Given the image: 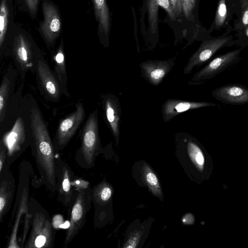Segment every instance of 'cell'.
Wrapping results in <instances>:
<instances>
[{"instance_id": "1", "label": "cell", "mask_w": 248, "mask_h": 248, "mask_svg": "<svg viewBox=\"0 0 248 248\" xmlns=\"http://www.w3.org/2000/svg\"><path fill=\"white\" fill-rule=\"evenodd\" d=\"M32 155L38 169L41 182L52 193L57 191L56 177V153L46 124L38 109L31 111Z\"/></svg>"}, {"instance_id": "2", "label": "cell", "mask_w": 248, "mask_h": 248, "mask_svg": "<svg viewBox=\"0 0 248 248\" xmlns=\"http://www.w3.org/2000/svg\"><path fill=\"white\" fill-rule=\"evenodd\" d=\"M98 130L96 108L88 118L81 136V145L76 154V161L81 168L89 169L94 166L101 150Z\"/></svg>"}, {"instance_id": "3", "label": "cell", "mask_w": 248, "mask_h": 248, "mask_svg": "<svg viewBox=\"0 0 248 248\" xmlns=\"http://www.w3.org/2000/svg\"><path fill=\"white\" fill-rule=\"evenodd\" d=\"M31 213V232L24 244L25 248H53L55 239V231L50 218L46 211L40 207L35 208L29 201Z\"/></svg>"}, {"instance_id": "4", "label": "cell", "mask_w": 248, "mask_h": 248, "mask_svg": "<svg viewBox=\"0 0 248 248\" xmlns=\"http://www.w3.org/2000/svg\"><path fill=\"white\" fill-rule=\"evenodd\" d=\"M21 166L20 175L16 201L10 220V223L15 220L12 225L11 233L8 240L7 248H19L17 240V234L20 222L22 216L29 212V172L27 167L23 164Z\"/></svg>"}, {"instance_id": "5", "label": "cell", "mask_w": 248, "mask_h": 248, "mask_svg": "<svg viewBox=\"0 0 248 248\" xmlns=\"http://www.w3.org/2000/svg\"><path fill=\"white\" fill-rule=\"evenodd\" d=\"M75 200L68 208L69 226L63 245L66 247L84 226L86 216L91 205L92 193L90 186L87 188H76Z\"/></svg>"}, {"instance_id": "6", "label": "cell", "mask_w": 248, "mask_h": 248, "mask_svg": "<svg viewBox=\"0 0 248 248\" xmlns=\"http://www.w3.org/2000/svg\"><path fill=\"white\" fill-rule=\"evenodd\" d=\"M241 48L217 56L196 72L188 81L189 85L204 84L221 73L236 64L240 60Z\"/></svg>"}, {"instance_id": "7", "label": "cell", "mask_w": 248, "mask_h": 248, "mask_svg": "<svg viewBox=\"0 0 248 248\" xmlns=\"http://www.w3.org/2000/svg\"><path fill=\"white\" fill-rule=\"evenodd\" d=\"M43 19L39 23L38 31L49 47L54 44L62 30V20L58 6L51 0H42Z\"/></svg>"}, {"instance_id": "8", "label": "cell", "mask_w": 248, "mask_h": 248, "mask_svg": "<svg viewBox=\"0 0 248 248\" xmlns=\"http://www.w3.org/2000/svg\"><path fill=\"white\" fill-rule=\"evenodd\" d=\"M0 141L7 150V159L3 169H9L31 143L27 138L25 124L21 117L17 119L11 130L3 135Z\"/></svg>"}, {"instance_id": "9", "label": "cell", "mask_w": 248, "mask_h": 248, "mask_svg": "<svg viewBox=\"0 0 248 248\" xmlns=\"http://www.w3.org/2000/svg\"><path fill=\"white\" fill-rule=\"evenodd\" d=\"M57 155L56 158V177L58 200L64 207L68 208L73 203L76 194V189L72 184L75 175L67 163Z\"/></svg>"}, {"instance_id": "10", "label": "cell", "mask_w": 248, "mask_h": 248, "mask_svg": "<svg viewBox=\"0 0 248 248\" xmlns=\"http://www.w3.org/2000/svg\"><path fill=\"white\" fill-rule=\"evenodd\" d=\"M76 107V110L58 125L54 144L57 154L68 144L84 120L85 113L82 104L78 102Z\"/></svg>"}, {"instance_id": "11", "label": "cell", "mask_w": 248, "mask_h": 248, "mask_svg": "<svg viewBox=\"0 0 248 248\" xmlns=\"http://www.w3.org/2000/svg\"><path fill=\"white\" fill-rule=\"evenodd\" d=\"M35 43L29 32L17 24L12 46L16 60L23 70L31 67L33 65Z\"/></svg>"}, {"instance_id": "12", "label": "cell", "mask_w": 248, "mask_h": 248, "mask_svg": "<svg viewBox=\"0 0 248 248\" xmlns=\"http://www.w3.org/2000/svg\"><path fill=\"white\" fill-rule=\"evenodd\" d=\"M231 41L230 36L219 37L203 41L184 67V74H190L195 67L202 65L220 49L228 46Z\"/></svg>"}, {"instance_id": "13", "label": "cell", "mask_w": 248, "mask_h": 248, "mask_svg": "<svg viewBox=\"0 0 248 248\" xmlns=\"http://www.w3.org/2000/svg\"><path fill=\"white\" fill-rule=\"evenodd\" d=\"M14 0H0V48H12L17 24L15 22Z\"/></svg>"}, {"instance_id": "14", "label": "cell", "mask_w": 248, "mask_h": 248, "mask_svg": "<svg viewBox=\"0 0 248 248\" xmlns=\"http://www.w3.org/2000/svg\"><path fill=\"white\" fill-rule=\"evenodd\" d=\"M174 64L173 59L144 61L140 64L141 75L149 84L157 86L171 71Z\"/></svg>"}, {"instance_id": "15", "label": "cell", "mask_w": 248, "mask_h": 248, "mask_svg": "<svg viewBox=\"0 0 248 248\" xmlns=\"http://www.w3.org/2000/svg\"><path fill=\"white\" fill-rule=\"evenodd\" d=\"M213 96L223 103L241 105L248 104V88L238 83L225 85L214 89Z\"/></svg>"}, {"instance_id": "16", "label": "cell", "mask_w": 248, "mask_h": 248, "mask_svg": "<svg viewBox=\"0 0 248 248\" xmlns=\"http://www.w3.org/2000/svg\"><path fill=\"white\" fill-rule=\"evenodd\" d=\"M103 108L108 126L116 141L120 136V124L121 117V107L119 99L113 94L104 95L102 97Z\"/></svg>"}, {"instance_id": "17", "label": "cell", "mask_w": 248, "mask_h": 248, "mask_svg": "<svg viewBox=\"0 0 248 248\" xmlns=\"http://www.w3.org/2000/svg\"><path fill=\"white\" fill-rule=\"evenodd\" d=\"M217 106L216 104L205 101H190L168 99L162 106V119L165 123H167L176 116L184 112L202 108Z\"/></svg>"}, {"instance_id": "18", "label": "cell", "mask_w": 248, "mask_h": 248, "mask_svg": "<svg viewBox=\"0 0 248 248\" xmlns=\"http://www.w3.org/2000/svg\"><path fill=\"white\" fill-rule=\"evenodd\" d=\"M16 190V182L9 169L0 172V222L11 208Z\"/></svg>"}, {"instance_id": "19", "label": "cell", "mask_w": 248, "mask_h": 248, "mask_svg": "<svg viewBox=\"0 0 248 248\" xmlns=\"http://www.w3.org/2000/svg\"><path fill=\"white\" fill-rule=\"evenodd\" d=\"M37 71L42 85L47 93L53 98H58L60 94V87L48 65L42 60H38Z\"/></svg>"}, {"instance_id": "20", "label": "cell", "mask_w": 248, "mask_h": 248, "mask_svg": "<svg viewBox=\"0 0 248 248\" xmlns=\"http://www.w3.org/2000/svg\"><path fill=\"white\" fill-rule=\"evenodd\" d=\"M95 19L98 24V35L100 39L109 35L111 20L106 0H92Z\"/></svg>"}, {"instance_id": "21", "label": "cell", "mask_w": 248, "mask_h": 248, "mask_svg": "<svg viewBox=\"0 0 248 248\" xmlns=\"http://www.w3.org/2000/svg\"><path fill=\"white\" fill-rule=\"evenodd\" d=\"M53 59L55 62V75L63 93L65 95L67 96L69 95V93L66 88L67 78L65 64L62 38L61 39L60 44L53 57Z\"/></svg>"}, {"instance_id": "22", "label": "cell", "mask_w": 248, "mask_h": 248, "mask_svg": "<svg viewBox=\"0 0 248 248\" xmlns=\"http://www.w3.org/2000/svg\"><path fill=\"white\" fill-rule=\"evenodd\" d=\"M112 194V188L111 186L107 182H103L93 187L92 197L94 202L103 205L109 201Z\"/></svg>"}, {"instance_id": "23", "label": "cell", "mask_w": 248, "mask_h": 248, "mask_svg": "<svg viewBox=\"0 0 248 248\" xmlns=\"http://www.w3.org/2000/svg\"><path fill=\"white\" fill-rule=\"evenodd\" d=\"M142 174L143 179L152 193L158 197H162V192L158 179L151 168L146 164L143 166Z\"/></svg>"}, {"instance_id": "24", "label": "cell", "mask_w": 248, "mask_h": 248, "mask_svg": "<svg viewBox=\"0 0 248 248\" xmlns=\"http://www.w3.org/2000/svg\"><path fill=\"white\" fill-rule=\"evenodd\" d=\"M18 9L27 14L31 19L36 18L40 0H14Z\"/></svg>"}, {"instance_id": "25", "label": "cell", "mask_w": 248, "mask_h": 248, "mask_svg": "<svg viewBox=\"0 0 248 248\" xmlns=\"http://www.w3.org/2000/svg\"><path fill=\"white\" fill-rule=\"evenodd\" d=\"M158 0H147L148 17L149 28L153 34H154L158 27Z\"/></svg>"}, {"instance_id": "26", "label": "cell", "mask_w": 248, "mask_h": 248, "mask_svg": "<svg viewBox=\"0 0 248 248\" xmlns=\"http://www.w3.org/2000/svg\"><path fill=\"white\" fill-rule=\"evenodd\" d=\"M187 150L189 156L193 164L200 170H202L204 162L202 150L194 142L189 140L187 143Z\"/></svg>"}, {"instance_id": "27", "label": "cell", "mask_w": 248, "mask_h": 248, "mask_svg": "<svg viewBox=\"0 0 248 248\" xmlns=\"http://www.w3.org/2000/svg\"><path fill=\"white\" fill-rule=\"evenodd\" d=\"M10 81L5 77L0 87V121L2 123L4 117L6 106L9 91Z\"/></svg>"}, {"instance_id": "28", "label": "cell", "mask_w": 248, "mask_h": 248, "mask_svg": "<svg viewBox=\"0 0 248 248\" xmlns=\"http://www.w3.org/2000/svg\"><path fill=\"white\" fill-rule=\"evenodd\" d=\"M227 15L226 0H219L214 20L216 27L219 28L223 25Z\"/></svg>"}, {"instance_id": "29", "label": "cell", "mask_w": 248, "mask_h": 248, "mask_svg": "<svg viewBox=\"0 0 248 248\" xmlns=\"http://www.w3.org/2000/svg\"><path fill=\"white\" fill-rule=\"evenodd\" d=\"M184 16L188 18L195 6L196 0H181Z\"/></svg>"}, {"instance_id": "30", "label": "cell", "mask_w": 248, "mask_h": 248, "mask_svg": "<svg viewBox=\"0 0 248 248\" xmlns=\"http://www.w3.org/2000/svg\"><path fill=\"white\" fill-rule=\"evenodd\" d=\"M241 5L242 14L239 25V28L243 29L248 27V0Z\"/></svg>"}, {"instance_id": "31", "label": "cell", "mask_w": 248, "mask_h": 248, "mask_svg": "<svg viewBox=\"0 0 248 248\" xmlns=\"http://www.w3.org/2000/svg\"><path fill=\"white\" fill-rule=\"evenodd\" d=\"M158 4L159 6L162 7L166 10L171 20L176 19V17L170 0H158Z\"/></svg>"}, {"instance_id": "32", "label": "cell", "mask_w": 248, "mask_h": 248, "mask_svg": "<svg viewBox=\"0 0 248 248\" xmlns=\"http://www.w3.org/2000/svg\"><path fill=\"white\" fill-rule=\"evenodd\" d=\"M176 17L181 16L183 13L181 0H170Z\"/></svg>"}, {"instance_id": "33", "label": "cell", "mask_w": 248, "mask_h": 248, "mask_svg": "<svg viewBox=\"0 0 248 248\" xmlns=\"http://www.w3.org/2000/svg\"><path fill=\"white\" fill-rule=\"evenodd\" d=\"M7 159V150L3 144L0 142V172L2 170Z\"/></svg>"}, {"instance_id": "34", "label": "cell", "mask_w": 248, "mask_h": 248, "mask_svg": "<svg viewBox=\"0 0 248 248\" xmlns=\"http://www.w3.org/2000/svg\"><path fill=\"white\" fill-rule=\"evenodd\" d=\"M140 235L139 233L134 234V235L130 238L126 243V246L124 247L126 248H135L138 243L139 237Z\"/></svg>"}, {"instance_id": "35", "label": "cell", "mask_w": 248, "mask_h": 248, "mask_svg": "<svg viewBox=\"0 0 248 248\" xmlns=\"http://www.w3.org/2000/svg\"><path fill=\"white\" fill-rule=\"evenodd\" d=\"M246 34L248 36V27L246 28Z\"/></svg>"}, {"instance_id": "36", "label": "cell", "mask_w": 248, "mask_h": 248, "mask_svg": "<svg viewBox=\"0 0 248 248\" xmlns=\"http://www.w3.org/2000/svg\"><path fill=\"white\" fill-rule=\"evenodd\" d=\"M246 0H241V3L246 1Z\"/></svg>"}]
</instances>
